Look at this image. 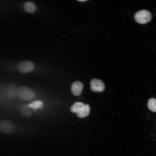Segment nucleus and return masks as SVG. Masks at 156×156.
<instances>
[{"instance_id":"1","label":"nucleus","mask_w":156,"mask_h":156,"mask_svg":"<svg viewBox=\"0 0 156 156\" xmlns=\"http://www.w3.org/2000/svg\"><path fill=\"white\" fill-rule=\"evenodd\" d=\"M17 94L20 99L25 101L31 100L35 96L34 92L32 90L24 86L18 88L17 90Z\"/></svg>"},{"instance_id":"2","label":"nucleus","mask_w":156,"mask_h":156,"mask_svg":"<svg viewBox=\"0 0 156 156\" xmlns=\"http://www.w3.org/2000/svg\"><path fill=\"white\" fill-rule=\"evenodd\" d=\"M136 21L141 24L146 23L149 22L151 19V13L146 10H142L137 12L134 15Z\"/></svg>"},{"instance_id":"3","label":"nucleus","mask_w":156,"mask_h":156,"mask_svg":"<svg viewBox=\"0 0 156 156\" xmlns=\"http://www.w3.org/2000/svg\"><path fill=\"white\" fill-rule=\"evenodd\" d=\"M16 130L15 125L11 122L3 120L0 122V131L6 134H11Z\"/></svg>"},{"instance_id":"4","label":"nucleus","mask_w":156,"mask_h":156,"mask_svg":"<svg viewBox=\"0 0 156 156\" xmlns=\"http://www.w3.org/2000/svg\"><path fill=\"white\" fill-rule=\"evenodd\" d=\"M34 65L31 62L26 60L23 61L18 64L17 66L18 70L23 73H26L32 71L34 68Z\"/></svg>"},{"instance_id":"5","label":"nucleus","mask_w":156,"mask_h":156,"mask_svg":"<svg viewBox=\"0 0 156 156\" xmlns=\"http://www.w3.org/2000/svg\"><path fill=\"white\" fill-rule=\"evenodd\" d=\"M90 88L93 91L95 92H102L105 88V85L101 80L93 79L90 82Z\"/></svg>"},{"instance_id":"6","label":"nucleus","mask_w":156,"mask_h":156,"mask_svg":"<svg viewBox=\"0 0 156 156\" xmlns=\"http://www.w3.org/2000/svg\"><path fill=\"white\" fill-rule=\"evenodd\" d=\"M83 86L82 83L79 81H76L71 86V91L74 95L79 96L81 93Z\"/></svg>"},{"instance_id":"7","label":"nucleus","mask_w":156,"mask_h":156,"mask_svg":"<svg viewBox=\"0 0 156 156\" xmlns=\"http://www.w3.org/2000/svg\"><path fill=\"white\" fill-rule=\"evenodd\" d=\"M90 111V106L89 105L86 104L85 105L83 108L77 113V115L80 118H85L89 114Z\"/></svg>"},{"instance_id":"8","label":"nucleus","mask_w":156,"mask_h":156,"mask_svg":"<svg viewBox=\"0 0 156 156\" xmlns=\"http://www.w3.org/2000/svg\"><path fill=\"white\" fill-rule=\"evenodd\" d=\"M24 8L25 11L29 13H33L35 12L36 6L35 4L31 1H27L24 4Z\"/></svg>"},{"instance_id":"9","label":"nucleus","mask_w":156,"mask_h":156,"mask_svg":"<svg viewBox=\"0 0 156 156\" xmlns=\"http://www.w3.org/2000/svg\"><path fill=\"white\" fill-rule=\"evenodd\" d=\"M84 104L82 102H76L70 108V110L73 113H77L83 107Z\"/></svg>"},{"instance_id":"10","label":"nucleus","mask_w":156,"mask_h":156,"mask_svg":"<svg viewBox=\"0 0 156 156\" xmlns=\"http://www.w3.org/2000/svg\"><path fill=\"white\" fill-rule=\"evenodd\" d=\"M20 110L22 114L25 117H29L31 115V111L27 105H21L20 106Z\"/></svg>"},{"instance_id":"11","label":"nucleus","mask_w":156,"mask_h":156,"mask_svg":"<svg viewBox=\"0 0 156 156\" xmlns=\"http://www.w3.org/2000/svg\"><path fill=\"white\" fill-rule=\"evenodd\" d=\"M43 105L42 102L39 101H35L27 105L29 108H31L36 110L38 109L42 108Z\"/></svg>"},{"instance_id":"12","label":"nucleus","mask_w":156,"mask_h":156,"mask_svg":"<svg viewBox=\"0 0 156 156\" xmlns=\"http://www.w3.org/2000/svg\"><path fill=\"white\" fill-rule=\"evenodd\" d=\"M148 109L153 112H156V99H150L148 102Z\"/></svg>"},{"instance_id":"13","label":"nucleus","mask_w":156,"mask_h":156,"mask_svg":"<svg viewBox=\"0 0 156 156\" xmlns=\"http://www.w3.org/2000/svg\"><path fill=\"white\" fill-rule=\"evenodd\" d=\"M86 0H78V1H86Z\"/></svg>"}]
</instances>
